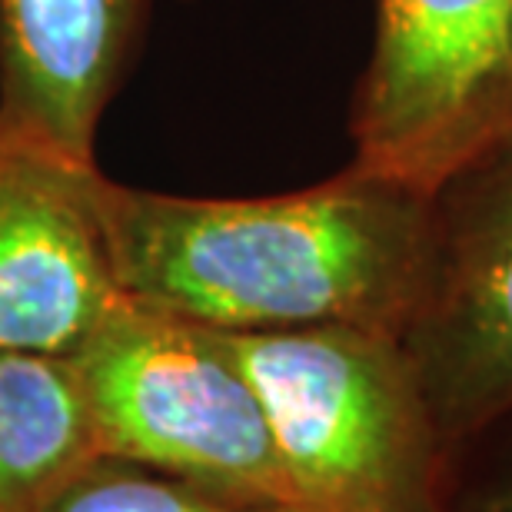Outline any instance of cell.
<instances>
[{"label":"cell","mask_w":512,"mask_h":512,"mask_svg":"<svg viewBox=\"0 0 512 512\" xmlns=\"http://www.w3.org/2000/svg\"><path fill=\"white\" fill-rule=\"evenodd\" d=\"M97 210L120 293L220 333L363 326L406 336L436 270V197L353 167L256 200L100 180Z\"/></svg>","instance_id":"obj_1"},{"label":"cell","mask_w":512,"mask_h":512,"mask_svg":"<svg viewBox=\"0 0 512 512\" xmlns=\"http://www.w3.org/2000/svg\"><path fill=\"white\" fill-rule=\"evenodd\" d=\"M220 340L260 399L296 512H439L446 453L403 336L313 326Z\"/></svg>","instance_id":"obj_2"},{"label":"cell","mask_w":512,"mask_h":512,"mask_svg":"<svg viewBox=\"0 0 512 512\" xmlns=\"http://www.w3.org/2000/svg\"><path fill=\"white\" fill-rule=\"evenodd\" d=\"M70 360L104 456L293 509L260 399L217 330L124 296Z\"/></svg>","instance_id":"obj_3"},{"label":"cell","mask_w":512,"mask_h":512,"mask_svg":"<svg viewBox=\"0 0 512 512\" xmlns=\"http://www.w3.org/2000/svg\"><path fill=\"white\" fill-rule=\"evenodd\" d=\"M353 170L439 197L512 150V0H380Z\"/></svg>","instance_id":"obj_4"},{"label":"cell","mask_w":512,"mask_h":512,"mask_svg":"<svg viewBox=\"0 0 512 512\" xmlns=\"http://www.w3.org/2000/svg\"><path fill=\"white\" fill-rule=\"evenodd\" d=\"M439 247L403 343L449 456L512 416V150L436 197Z\"/></svg>","instance_id":"obj_5"},{"label":"cell","mask_w":512,"mask_h":512,"mask_svg":"<svg viewBox=\"0 0 512 512\" xmlns=\"http://www.w3.org/2000/svg\"><path fill=\"white\" fill-rule=\"evenodd\" d=\"M94 163L27 143L0 160V350L74 356L124 300Z\"/></svg>","instance_id":"obj_6"},{"label":"cell","mask_w":512,"mask_h":512,"mask_svg":"<svg viewBox=\"0 0 512 512\" xmlns=\"http://www.w3.org/2000/svg\"><path fill=\"white\" fill-rule=\"evenodd\" d=\"M140 10L143 0H0V130L90 167Z\"/></svg>","instance_id":"obj_7"},{"label":"cell","mask_w":512,"mask_h":512,"mask_svg":"<svg viewBox=\"0 0 512 512\" xmlns=\"http://www.w3.org/2000/svg\"><path fill=\"white\" fill-rule=\"evenodd\" d=\"M97 456L74 360L0 350V512H40Z\"/></svg>","instance_id":"obj_8"},{"label":"cell","mask_w":512,"mask_h":512,"mask_svg":"<svg viewBox=\"0 0 512 512\" xmlns=\"http://www.w3.org/2000/svg\"><path fill=\"white\" fill-rule=\"evenodd\" d=\"M40 512H293L157 473L117 456H97Z\"/></svg>","instance_id":"obj_9"},{"label":"cell","mask_w":512,"mask_h":512,"mask_svg":"<svg viewBox=\"0 0 512 512\" xmlns=\"http://www.w3.org/2000/svg\"><path fill=\"white\" fill-rule=\"evenodd\" d=\"M439 512H512V416L449 456Z\"/></svg>","instance_id":"obj_10"},{"label":"cell","mask_w":512,"mask_h":512,"mask_svg":"<svg viewBox=\"0 0 512 512\" xmlns=\"http://www.w3.org/2000/svg\"><path fill=\"white\" fill-rule=\"evenodd\" d=\"M14 143H24V140H17V137H10V133L0 130V160L7 157V153H10V147H14Z\"/></svg>","instance_id":"obj_11"}]
</instances>
